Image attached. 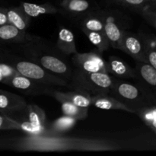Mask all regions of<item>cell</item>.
I'll return each mask as SVG.
<instances>
[{
	"label": "cell",
	"instance_id": "cell-30",
	"mask_svg": "<svg viewBox=\"0 0 156 156\" xmlns=\"http://www.w3.org/2000/svg\"><path fill=\"white\" fill-rule=\"evenodd\" d=\"M143 19L156 30V10L146 9L140 14Z\"/></svg>",
	"mask_w": 156,
	"mask_h": 156
},
{
	"label": "cell",
	"instance_id": "cell-1",
	"mask_svg": "<svg viewBox=\"0 0 156 156\" xmlns=\"http://www.w3.org/2000/svg\"><path fill=\"white\" fill-rule=\"evenodd\" d=\"M9 145L12 149L20 152H104L121 149L117 142L111 140L45 135L12 139Z\"/></svg>",
	"mask_w": 156,
	"mask_h": 156
},
{
	"label": "cell",
	"instance_id": "cell-10",
	"mask_svg": "<svg viewBox=\"0 0 156 156\" xmlns=\"http://www.w3.org/2000/svg\"><path fill=\"white\" fill-rule=\"evenodd\" d=\"M59 5V12L74 19L81 20L85 15L95 11L91 0H60Z\"/></svg>",
	"mask_w": 156,
	"mask_h": 156
},
{
	"label": "cell",
	"instance_id": "cell-17",
	"mask_svg": "<svg viewBox=\"0 0 156 156\" xmlns=\"http://www.w3.org/2000/svg\"><path fill=\"white\" fill-rule=\"evenodd\" d=\"M19 7L30 18H37L45 15H55L59 13V9L50 2L37 3L21 2Z\"/></svg>",
	"mask_w": 156,
	"mask_h": 156
},
{
	"label": "cell",
	"instance_id": "cell-33",
	"mask_svg": "<svg viewBox=\"0 0 156 156\" xmlns=\"http://www.w3.org/2000/svg\"><path fill=\"white\" fill-rule=\"evenodd\" d=\"M106 2L109 4H115L122 6V0H106Z\"/></svg>",
	"mask_w": 156,
	"mask_h": 156
},
{
	"label": "cell",
	"instance_id": "cell-27",
	"mask_svg": "<svg viewBox=\"0 0 156 156\" xmlns=\"http://www.w3.org/2000/svg\"><path fill=\"white\" fill-rule=\"evenodd\" d=\"M122 6L140 14L146 9L156 10V0H122Z\"/></svg>",
	"mask_w": 156,
	"mask_h": 156
},
{
	"label": "cell",
	"instance_id": "cell-12",
	"mask_svg": "<svg viewBox=\"0 0 156 156\" xmlns=\"http://www.w3.org/2000/svg\"><path fill=\"white\" fill-rule=\"evenodd\" d=\"M105 13V27L104 33L106 35L110 46L114 49H120V43L123 37L124 29L120 27L114 16L108 11H104Z\"/></svg>",
	"mask_w": 156,
	"mask_h": 156
},
{
	"label": "cell",
	"instance_id": "cell-2",
	"mask_svg": "<svg viewBox=\"0 0 156 156\" xmlns=\"http://www.w3.org/2000/svg\"><path fill=\"white\" fill-rule=\"evenodd\" d=\"M18 46L22 56L69 82L74 69L56 45L44 38L32 35L30 41Z\"/></svg>",
	"mask_w": 156,
	"mask_h": 156
},
{
	"label": "cell",
	"instance_id": "cell-15",
	"mask_svg": "<svg viewBox=\"0 0 156 156\" xmlns=\"http://www.w3.org/2000/svg\"><path fill=\"white\" fill-rule=\"evenodd\" d=\"M107 62H108V73L111 76L122 79H134L135 78V69L131 68L126 62H125L118 56H109Z\"/></svg>",
	"mask_w": 156,
	"mask_h": 156
},
{
	"label": "cell",
	"instance_id": "cell-20",
	"mask_svg": "<svg viewBox=\"0 0 156 156\" xmlns=\"http://www.w3.org/2000/svg\"><path fill=\"white\" fill-rule=\"evenodd\" d=\"M80 27L82 31H104V11L95 10L85 15L80 20Z\"/></svg>",
	"mask_w": 156,
	"mask_h": 156
},
{
	"label": "cell",
	"instance_id": "cell-23",
	"mask_svg": "<svg viewBox=\"0 0 156 156\" xmlns=\"http://www.w3.org/2000/svg\"><path fill=\"white\" fill-rule=\"evenodd\" d=\"M144 42L146 62L156 69V37L140 33Z\"/></svg>",
	"mask_w": 156,
	"mask_h": 156
},
{
	"label": "cell",
	"instance_id": "cell-6",
	"mask_svg": "<svg viewBox=\"0 0 156 156\" xmlns=\"http://www.w3.org/2000/svg\"><path fill=\"white\" fill-rule=\"evenodd\" d=\"M2 83L16 88L23 94H27L28 96H50L51 91L56 88L55 87L49 86V85L36 82L18 73L6 79Z\"/></svg>",
	"mask_w": 156,
	"mask_h": 156
},
{
	"label": "cell",
	"instance_id": "cell-16",
	"mask_svg": "<svg viewBox=\"0 0 156 156\" xmlns=\"http://www.w3.org/2000/svg\"><path fill=\"white\" fill-rule=\"evenodd\" d=\"M56 47L64 56H70L77 53L74 34L67 27H62L58 31Z\"/></svg>",
	"mask_w": 156,
	"mask_h": 156
},
{
	"label": "cell",
	"instance_id": "cell-21",
	"mask_svg": "<svg viewBox=\"0 0 156 156\" xmlns=\"http://www.w3.org/2000/svg\"><path fill=\"white\" fill-rule=\"evenodd\" d=\"M6 12L9 24L22 31L27 30L30 24L31 18L27 16L19 6L8 8L6 9Z\"/></svg>",
	"mask_w": 156,
	"mask_h": 156
},
{
	"label": "cell",
	"instance_id": "cell-28",
	"mask_svg": "<svg viewBox=\"0 0 156 156\" xmlns=\"http://www.w3.org/2000/svg\"><path fill=\"white\" fill-rule=\"evenodd\" d=\"M20 129L27 136H41L44 135L46 130V126H40L33 124L30 122L23 121L19 122Z\"/></svg>",
	"mask_w": 156,
	"mask_h": 156
},
{
	"label": "cell",
	"instance_id": "cell-29",
	"mask_svg": "<svg viewBox=\"0 0 156 156\" xmlns=\"http://www.w3.org/2000/svg\"><path fill=\"white\" fill-rule=\"evenodd\" d=\"M20 129L19 121L8 117L5 114H0V130Z\"/></svg>",
	"mask_w": 156,
	"mask_h": 156
},
{
	"label": "cell",
	"instance_id": "cell-5",
	"mask_svg": "<svg viewBox=\"0 0 156 156\" xmlns=\"http://www.w3.org/2000/svg\"><path fill=\"white\" fill-rule=\"evenodd\" d=\"M113 83V76L105 73H87L75 68L73 71L69 86L79 89L90 95L109 94Z\"/></svg>",
	"mask_w": 156,
	"mask_h": 156
},
{
	"label": "cell",
	"instance_id": "cell-26",
	"mask_svg": "<svg viewBox=\"0 0 156 156\" xmlns=\"http://www.w3.org/2000/svg\"><path fill=\"white\" fill-rule=\"evenodd\" d=\"M61 110L63 115L73 117L79 120H83L88 117V108H82L69 102H62Z\"/></svg>",
	"mask_w": 156,
	"mask_h": 156
},
{
	"label": "cell",
	"instance_id": "cell-19",
	"mask_svg": "<svg viewBox=\"0 0 156 156\" xmlns=\"http://www.w3.org/2000/svg\"><path fill=\"white\" fill-rule=\"evenodd\" d=\"M78 120L73 117L66 115H62L52 122L48 126H46L45 136H62V134L71 130Z\"/></svg>",
	"mask_w": 156,
	"mask_h": 156
},
{
	"label": "cell",
	"instance_id": "cell-24",
	"mask_svg": "<svg viewBox=\"0 0 156 156\" xmlns=\"http://www.w3.org/2000/svg\"><path fill=\"white\" fill-rule=\"evenodd\" d=\"M156 135V105H150L135 113Z\"/></svg>",
	"mask_w": 156,
	"mask_h": 156
},
{
	"label": "cell",
	"instance_id": "cell-18",
	"mask_svg": "<svg viewBox=\"0 0 156 156\" xmlns=\"http://www.w3.org/2000/svg\"><path fill=\"white\" fill-rule=\"evenodd\" d=\"M91 105L101 110H120L133 114V111L109 94L91 95Z\"/></svg>",
	"mask_w": 156,
	"mask_h": 156
},
{
	"label": "cell",
	"instance_id": "cell-8",
	"mask_svg": "<svg viewBox=\"0 0 156 156\" xmlns=\"http://www.w3.org/2000/svg\"><path fill=\"white\" fill-rule=\"evenodd\" d=\"M134 69L136 83L144 90L154 105H156V69L147 62L137 61Z\"/></svg>",
	"mask_w": 156,
	"mask_h": 156
},
{
	"label": "cell",
	"instance_id": "cell-13",
	"mask_svg": "<svg viewBox=\"0 0 156 156\" xmlns=\"http://www.w3.org/2000/svg\"><path fill=\"white\" fill-rule=\"evenodd\" d=\"M26 105L27 102L22 96L0 89V112L3 114L21 112Z\"/></svg>",
	"mask_w": 156,
	"mask_h": 156
},
{
	"label": "cell",
	"instance_id": "cell-11",
	"mask_svg": "<svg viewBox=\"0 0 156 156\" xmlns=\"http://www.w3.org/2000/svg\"><path fill=\"white\" fill-rule=\"evenodd\" d=\"M50 96H52L59 103L69 102L82 108H89L91 106V95L82 90L75 89L74 91L63 92L55 88L51 91Z\"/></svg>",
	"mask_w": 156,
	"mask_h": 156
},
{
	"label": "cell",
	"instance_id": "cell-22",
	"mask_svg": "<svg viewBox=\"0 0 156 156\" xmlns=\"http://www.w3.org/2000/svg\"><path fill=\"white\" fill-rule=\"evenodd\" d=\"M25 113L27 121L40 126H46V113L37 105H27L23 110Z\"/></svg>",
	"mask_w": 156,
	"mask_h": 156
},
{
	"label": "cell",
	"instance_id": "cell-7",
	"mask_svg": "<svg viewBox=\"0 0 156 156\" xmlns=\"http://www.w3.org/2000/svg\"><path fill=\"white\" fill-rule=\"evenodd\" d=\"M97 49L87 53H76L72 57L75 68L87 73H108V62Z\"/></svg>",
	"mask_w": 156,
	"mask_h": 156
},
{
	"label": "cell",
	"instance_id": "cell-4",
	"mask_svg": "<svg viewBox=\"0 0 156 156\" xmlns=\"http://www.w3.org/2000/svg\"><path fill=\"white\" fill-rule=\"evenodd\" d=\"M109 94L129 108L133 114L144 107L154 105L150 98L138 84L128 82L114 76H113V83Z\"/></svg>",
	"mask_w": 156,
	"mask_h": 156
},
{
	"label": "cell",
	"instance_id": "cell-25",
	"mask_svg": "<svg viewBox=\"0 0 156 156\" xmlns=\"http://www.w3.org/2000/svg\"><path fill=\"white\" fill-rule=\"evenodd\" d=\"M82 32L88 37V41L95 47V49L101 53L106 51L111 47L109 41L104 31H86L85 30Z\"/></svg>",
	"mask_w": 156,
	"mask_h": 156
},
{
	"label": "cell",
	"instance_id": "cell-31",
	"mask_svg": "<svg viewBox=\"0 0 156 156\" xmlns=\"http://www.w3.org/2000/svg\"><path fill=\"white\" fill-rule=\"evenodd\" d=\"M17 73L18 72L14 69L12 66L3 62H0V82L2 83L6 79Z\"/></svg>",
	"mask_w": 156,
	"mask_h": 156
},
{
	"label": "cell",
	"instance_id": "cell-14",
	"mask_svg": "<svg viewBox=\"0 0 156 156\" xmlns=\"http://www.w3.org/2000/svg\"><path fill=\"white\" fill-rule=\"evenodd\" d=\"M32 34L22 31L11 24L0 25V44H19L30 41Z\"/></svg>",
	"mask_w": 156,
	"mask_h": 156
},
{
	"label": "cell",
	"instance_id": "cell-32",
	"mask_svg": "<svg viewBox=\"0 0 156 156\" xmlns=\"http://www.w3.org/2000/svg\"><path fill=\"white\" fill-rule=\"evenodd\" d=\"M5 24H9L6 8L0 7V25H3Z\"/></svg>",
	"mask_w": 156,
	"mask_h": 156
},
{
	"label": "cell",
	"instance_id": "cell-9",
	"mask_svg": "<svg viewBox=\"0 0 156 156\" xmlns=\"http://www.w3.org/2000/svg\"><path fill=\"white\" fill-rule=\"evenodd\" d=\"M119 50L130 56L137 62H146L144 42L140 33H131L124 30Z\"/></svg>",
	"mask_w": 156,
	"mask_h": 156
},
{
	"label": "cell",
	"instance_id": "cell-3",
	"mask_svg": "<svg viewBox=\"0 0 156 156\" xmlns=\"http://www.w3.org/2000/svg\"><path fill=\"white\" fill-rule=\"evenodd\" d=\"M0 62L10 66L18 73L36 82L52 87L69 86V82L50 73L38 64L26 59L24 56L7 53Z\"/></svg>",
	"mask_w": 156,
	"mask_h": 156
}]
</instances>
